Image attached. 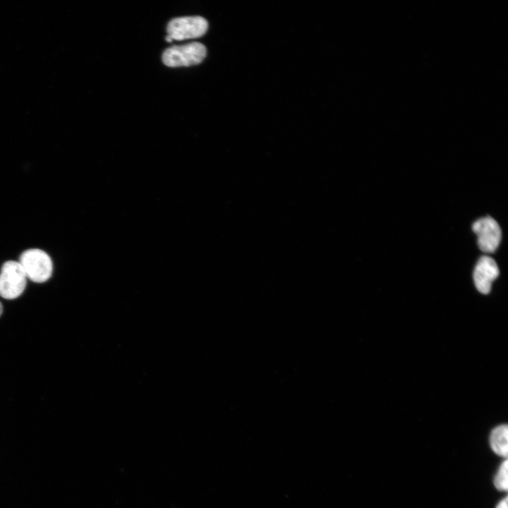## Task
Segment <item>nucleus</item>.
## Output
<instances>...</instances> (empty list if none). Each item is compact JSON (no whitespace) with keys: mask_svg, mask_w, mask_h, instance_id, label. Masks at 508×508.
Masks as SVG:
<instances>
[{"mask_svg":"<svg viewBox=\"0 0 508 508\" xmlns=\"http://www.w3.org/2000/svg\"><path fill=\"white\" fill-rule=\"evenodd\" d=\"M473 232L477 235L479 248L485 253H493L498 248L502 231L497 222L491 217L478 219L472 225Z\"/></svg>","mask_w":508,"mask_h":508,"instance_id":"5","label":"nucleus"},{"mask_svg":"<svg viewBox=\"0 0 508 508\" xmlns=\"http://www.w3.org/2000/svg\"><path fill=\"white\" fill-rule=\"evenodd\" d=\"M27 277L36 283H43L50 279L53 272L51 257L40 248H30L23 251L18 261Z\"/></svg>","mask_w":508,"mask_h":508,"instance_id":"1","label":"nucleus"},{"mask_svg":"<svg viewBox=\"0 0 508 508\" xmlns=\"http://www.w3.org/2000/svg\"><path fill=\"white\" fill-rule=\"evenodd\" d=\"M507 497L502 499L497 505L496 508H508Z\"/></svg>","mask_w":508,"mask_h":508,"instance_id":"9","label":"nucleus"},{"mask_svg":"<svg viewBox=\"0 0 508 508\" xmlns=\"http://www.w3.org/2000/svg\"><path fill=\"white\" fill-rule=\"evenodd\" d=\"M27 277L18 261L8 260L1 266L0 272V296L14 299L24 291Z\"/></svg>","mask_w":508,"mask_h":508,"instance_id":"3","label":"nucleus"},{"mask_svg":"<svg viewBox=\"0 0 508 508\" xmlns=\"http://www.w3.org/2000/svg\"><path fill=\"white\" fill-rule=\"evenodd\" d=\"M507 461L504 460L500 466L494 478V485L500 491H507Z\"/></svg>","mask_w":508,"mask_h":508,"instance_id":"8","label":"nucleus"},{"mask_svg":"<svg viewBox=\"0 0 508 508\" xmlns=\"http://www.w3.org/2000/svg\"><path fill=\"white\" fill-rule=\"evenodd\" d=\"M499 274L500 270L494 259L487 255L480 257L473 271V281L477 290L483 294H488L492 282Z\"/></svg>","mask_w":508,"mask_h":508,"instance_id":"6","label":"nucleus"},{"mask_svg":"<svg viewBox=\"0 0 508 508\" xmlns=\"http://www.w3.org/2000/svg\"><path fill=\"white\" fill-rule=\"evenodd\" d=\"M165 40H166L167 42H171L173 40H172V38H171L170 36H169V35H167L165 37Z\"/></svg>","mask_w":508,"mask_h":508,"instance_id":"10","label":"nucleus"},{"mask_svg":"<svg viewBox=\"0 0 508 508\" xmlns=\"http://www.w3.org/2000/svg\"><path fill=\"white\" fill-rule=\"evenodd\" d=\"M2 313H3V306H2L1 303L0 302V316L1 315Z\"/></svg>","mask_w":508,"mask_h":508,"instance_id":"11","label":"nucleus"},{"mask_svg":"<svg viewBox=\"0 0 508 508\" xmlns=\"http://www.w3.org/2000/svg\"><path fill=\"white\" fill-rule=\"evenodd\" d=\"M208 29V23L201 16H184L171 20L167 27L172 40H184L202 37Z\"/></svg>","mask_w":508,"mask_h":508,"instance_id":"4","label":"nucleus"},{"mask_svg":"<svg viewBox=\"0 0 508 508\" xmlns=\"http://www.w3.org/2000/svg\"><path fill=\"white\" fill-rule=\"evenodd\" d=\"M206 54L205 45L193 42L167 48L163 52L162 61L169 67L190 66L200 64Z\"/></svg>","mask_w":508,"mask_h":508,"instance_id":"2","label":"nucleus"},{"mask_svg":"<svg viewBox=\"0 0 508 508\" xmlns=\"http://www.w3.org/2000/svg\"><path fill=\"white\" fill-rule=\"evenodd\" d=\"M490 445L495 454L504 458L507 457L508 428L507 425H500L492 430L490 435Z\"/></svg>","mask_w":508,"mask_h":508,"instance_id":"7","label":"nucleus"}]
</instances>
